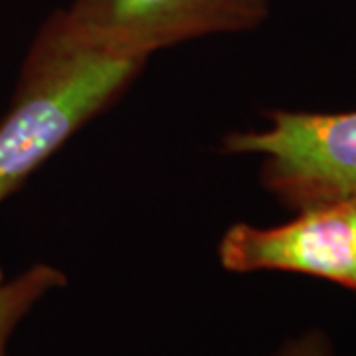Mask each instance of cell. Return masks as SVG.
<instances>
[{
    "label": "cell",
    "instance_id": "7a4b0ae2",
    "mask_svg": "<svg viewBox=\"0 0 356 356\" xmlns=\"http://www.w3.org/2000/svg\"><path fill=\"white\" fill-rule=\"evenodd\" d=\"M264 131L229 133L228 154H264L261 182L293 210L356 200V111H273Z\"/></svg>",
    "mask_w": 356,
    "mask_h": 356
},
{
    "label": "cell",
    "instance_id": "5b68a950",
    "mask_svg": "<svg viewBox=\"0 0 356 356\" xmlns=\"http://www.w3.org/2000/svg\"><path fill=\"white\" fill-rule=\"evenodd\" d=\"M65 283L64 271L48 264H34L13 277L0 273V356H10L8 344L26 315L46 295L64 289Z\"/></svg>",
    "mask_w": 356,
    "mask_h": 356
},
{
    "label": "cell",
    "instance_id": "8992f818",
    "mask_svg": "<svg viewBox=\"0 0 356 356\" xmlns=\"http://www.w3.org/2000/svg\"><path fill=\"white\" fill-rule=\"evenodd\" d=\"M267 356H337L331 339L318 329L301 332Z\"/></svg>",
    "mask_w": 356,
    "mask_h": 356
},
{
    "label": "cell",
    "instance_id": "6da1fadb",
    "mask_svg": "<svg viewBox=\"0 0 356 356\" xmlns=\"http://www.w3.org/2000/svg\"><path fill=\"white\" fill-rule=\"evenodd\" d=\"M145 64L77 44L51 14L26 51L10 107L0 119V204L105 111Z\"/></svg>",
    "mask_w": 356,
    "mask_h": 356
},
{
    "label": "cell",
    "instance_id": "3957f363",
    "mask_svg": "<svg viewBox=\"0 0 356 356\" xmlns=\"http://www.w3.org/2000/svg\"><path fill=\"white\" fill-rule=\"evenodd\" d=\"M54 14L81 46L149 60L186 40L254 30L267 18L269 0H72Z\"/></svg>",
    "mask_w": 356,
    "mask_h": 356
},
{
    "label": "cell",
    "instance_id": "277c9868",
    "mask_svg": "<svg viewBox=\"0 0 356 356\" xmlns=\"http://www.w3.org/2000/svg\"><path fill=\"white\" fill-rule=\"evenodd\" d=\"M218 257L232 273H301L356 293V200L299 210L295 220L273 228L234 224L220 240Z\"/></svg>",
    "mask_w": 356,
    "mask_h": 356
}]
</instances>
